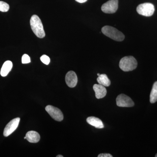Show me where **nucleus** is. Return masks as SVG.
Instances as JSON below:
<instances>
[{
	"mask_svg": "<svg viewBox=\"0 0 157 157\" xmlns=\"http://www.w3.org/2000/svg\"><path fill=\"white\" fill-rule=\"evenodd\" d=\"M30 23L32 30L37 37L42 39L45 36V32L42 21L37 15L34 14L32 16Z\"/></svg>",
	"mask_w": 157,
	"mask_h": 157,
	"instance_id": "nucleus-1",
	"label": "nucleus"
},
{
	"mask_svg": "<svg viewBox=\"0 0 157 157\" xmlns=\"http://www.w3.org/2000/svg\"><path fill=\"white\" fill-rule=\"evenodd\" d=\"M101 31L104 35L115 41L121 42L124 39V35L122 33L110 26H105Z\"/></svg>",
	"mask_w": 157,
	"mask_h": 157,
	"instance_id": "nucleus-2",
	"label": "nucleus"
},
{
	"mask_svg": "<svg viewBox=\"0 0 157 157\" xmlns=\"http://www.w3.org/2000/svg\"><path fill=\"white\" fill-rule=\"evenodd\" d=\"M137 62L133 56H125L121 59L119 67L124 72H129L135 70L137 68Z\"/></svg>",
	"mask_w": 157,
	"mask_h": 157,
	"instance_id": "nucleus-3",
	"label": "nucleus"
},
{
	"mask_svg": "<svg viewBox=\"0 0 157 157\" xmlns=\"http://www.w3.org/2000/svg\"><path fill=\"white\" fill-rule=\"evenodd\" d=\"M155 10L154 6L150 3L140 4L137 8V11L138 14L146 17L152 16L154 13Z\"/></svg>",
	"mask_w": 157,
	"mask_h": 157,
	"instance_id": "nucleus-4",
	"label": "nucleus"
},
{
	"mask_svg": "<svg viewBox=\"0 0 157 157\" xmlns=\"http://www.w3.org/2000/svg\"><path fill=\"white\" fill-rule=\"evenodd\" d=\"M118 7V0H109L103 4L101 10L105 13L113 14L117 11Z\"/></svg>",
	"mask_w": 157,
	"mask_h": 157,
	"instance_id": "nucleus-5",
	"label": "nucleus"
},
{
	"mask_svg": "<svg viewBox=\"0 0 157 157\" xmlns=\"http://www.w3.org/2000/svg\"><path fill=\"white\" fill-rule=\"evenodd\" d=\"M116 103L117 106L120 107H132L135 105L132 99L124 94H121L117 96Z\"/></svg>",
	"mask_w": 157,
	"mask_h": 157,
	"instance_id": "nucleus-6",
	"label": "nucleus"
},
{
	"mask_svg": "<svg viewBox=\"0 0 157 157\" xmlns=\"http://www.w3.org/2000/svg\"><path fill=\"white\" fill-rule=\"evenodd\" d=\"M45 110L55 120L61 121L63 119V113L57 107L51 105H48L45 107Z\"/></svg>",
	"mask_w": 157,
	"mask_h": 157,
	"instance_id": "nucleus-7",
	"label": "nucleus"
},
{
	"mask_svg": "<svg viewBox=\"0 0 157 157\" xmlns=\"http://www.w3.org/2000/svg\"><path fill=\"white\" fill-rule=\"evenodd\" d=\"M20 118L19 117L16 118L12 120L6 126L4 129V135L5 137H8L11 135L13 132L17 128L19 124Z\"/></svg>",
	"mask_w": 157,
	"mask_h": 157,
	"instance_id": "nucleus-8",
	"label": "nucleus"
},
{
	"mask_svg": "<svg viewBox=\"0 0 157 157\" xmlns=\"http://www.w3.org/2000/svg\"><path fill=\"white\" fill-rule=\"evenodd\" d=\"M65 80H66V83L69 87L70 88L75 87L78 82V78H77L76 73L74 71H69L66 74Z\"/></svg>",
	"mask_w": 157,
	"mask_h": 157,
	"instance_id": "nucleus-9",
	"label": "nucleus"
},
{
	"mask_svg": "<svg viewBox=\"0 0 157 157\" xmlns=\"http://www.w3.org/2000/svg\"><path fill=\"white\" fill-rule=\"evenodd\" d=\"M93 89L95 93L96 98L97 99L104 98L107 94V90L104 86L95 84L93 86Z\"/></svg>",
	"mask_w": 157,
	"mask_h": 157,
	"instance_id": "nucleus-10",
	"label": "nucleus"
},
{
	"mask_svg": "<svg viewBox=\"0 0 157 157\" xmlns=\"http://www.w3.org/2000/svg\"><path fill=\"white\" fill-rule=\"evenodd\" d=\"M86 121L88 123L97 128L101 129L104 128V125L102 121L95 117H90L87 118Z\"/></svg>",
	"mask_w": 157,
	"mask_h": 157,
	"instance_id": "nucleus-11",
	"label": "nucleus"
},
{
	"mask_svg": "<svg viewBox=\"0 0 157 157\" xmlns=\"http://www.w3.org/2000/svg\"><path fill=\"white\" fill-rule=\"evenodd\" d=\"M26 139L30 143H37L40 139V135L35 131H29L26 134Z\"/></svg>",
	"mask_w": 157,
	"mask_h": 157,
	"instance_id": "nucleus-12",
	"label": "nucleus"
},
{
	"mask_svg": "<svg viewBox=\"0 0 157 157\" xmlns=\"http://www.w3.org/2000/svg\"><path fill=\"white\" fill-rule=\"evenodd\" d=\"M13 67V64L10 61H7L4 63L1 70V75L3 77L7 76L11 71Z\"/></svg>",
	"mask_w": 157,
	"mask_h": 157,
	"instance_id": "nucleus-13",
	"label": "nucleus"
},
{
	"mask_svg": "<svg viewBox=\"0 0 157 157\" xmlns=\"http://www.w3.org/2000/svg\"><path fill=\"white\" fill-rule=\"evenodd\" d=\"M97 81L99 84L104 86L105 87L109 86L111 83L107 75L105 74H101L100 76H98L97 78Z\"/></svg>",
	"mask_w": 157,
	"mask_h": 157,
	"instance_id": "nucleus-14",
	"label": "nucleus"
},
{
	"mask_svg": "<svg viewBox=\"0 0 157 157\" xmlns=\"http://www.w3.org/2000/svg\"><path fill=\"white\" fill-rule=\"evenodd\" d=\"M150 101L151 104H154L157 101V81L154 83L152 88L150 96Z\"/></svg>",
	"mask_w": 157,
	"mask_h": 157,
	"instance_id": "nucleus-15",
	"label": "nucleus"
},
{
	"mask_svg": "<svg viewBox=\"0 0 157 157\" xmlns=\"http://www.w3.org/2000/svg\"><path fill=\"white\" fill-rule=\"evenodd\" d=\"M9 9V6L7 3L0 1V11L2 12H7Z\"/></svg>",
	"mask_w": 157,
	"mask_h": 157,
	"instance_id": "nucleus-16",
	"label": "nucleus"
},
{
	"mask_svg": "<svg viewBox=\"0 0 157 157\" xmlns=\"http://www.w3.org/2000/svg\"><path fill=\"white\" fill-rule=\"evenodd\" d=\"M40 59H41V61L43 63L47 65H48L50 61V58H49V57L45 55L42 56L41 58H40Z\"/></svg>",
	"mask_w": 157,
	"mask_h": 157,
	"instance_id": "nucleus-17",
	"label": "nucleus"
},
{
	"mask_svg": "<svg viewBox=\"0 0 157 157\" xmlns=\"http://www.w3.org/2000/svg\"><path fill=\"white\" fill-rule=\"evenodd\" d=\"M21 62L23 64L29 63L31 62L30 58L28 55H23L21 59Z\"/></svg>",
	"mask_w": 157,
	"mask_h": 157,
	"instance_id": "nucleus-18",
	"label": "nucleus"
},
{
	"mask_svg": "<svg viewBox=\"0 0 157 157\" xmlns=\"http://www.w3.org/2000/svg\"><path fill=\"white\" fill-rule=\"evenodd\" d=\"M98 157H112V155L109 154V153H103L101 154L98 155Z\"/></svg>",
	"mask_w": 157,
	"mask_h": 157,
	"instance_id": "nucleus-19",
	"label": "nucleus"
},
{
	"mask_svg": "<svg viewBox=\"0 0 157 157\" xmlns=\"http://www.w3.org/2000/svg\"><path fill=\"white\" fill-rule=\"evenodd\" d=\"M76 2H78V3H82L85 2L87 0H75Z\"/></svg>",
	"mask_w": 157,
	"mask_h": 157,
	"instance_id": "nucleus-20",
	"label": "nucleus"
},
{
	"mask_svg": "<svg viewBox=\"0 0 157 157\" xmlns=\"http://www.w3.org/2000/svg\"><path fill=\"white\" fill-rule=\"evenodd\" d=\"M57 157H63V155H57L56 156Z\"/></svg>",
	"mask_w": 157,
	"mask_h": 157,
	"instance_id": "nucleus-21",
	"label": "nucleus"
},
{
	"mask_svg": "<svg viewBox=\"0 0 157 157\" xmlns=\"http://www.w3.org/2000/svg\"><path fill=\"white\" fill-rule=\"evenodd\" d=\"M100 75H101V74H100V73H98V76H100Z\"/></svg>",
	"mask_w": 157,
	"mask_h": 157,
	"instance_id": "nucleus-22",
	"label": "nucleus"
},
{
	"mask_svg": "<svg viewBox=\"0 0 157 157\" xmlns=\"http://www.w3.org/2000/svg\"><path fill=\"white\" fill-rule=\"evenodd\" d=\"M155 156V157H157V154Z\"/></svg>",
	"mask_w": 157,
	"mask_h": 157,
	"instance_id": "nucleus-23",
	"label": "nucleus"
}]
</instances>
